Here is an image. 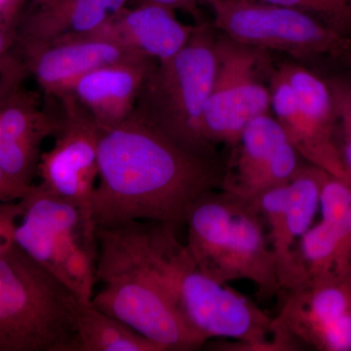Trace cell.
<instances>
[{
  "mask_svg": "<svg viewBox=\"0 0 351 351\" xmlns=\"http://www.w3.org/2000/svg\"><path fill=\"white\" fill-rule=\"evenodd\" d=\"M98 164L96 228L135 221L179 228L202 196L221 189L226 171L218 158L184 149L134 113L119 125L100 126Z\"/></svg>",
  "mask_w": 351,
  "mask_h": 351,
  "instance_id": "6da1fadb",
  "label": "cell"
},
{
  "mask_svg": "<svg viewBox=\"0 0 351 351\" xmlns=\"http://www.w3.org/2000/svg\"><path fill=\"white\" fill-rule=\"evenodd\" d=\"M114 228L178 313L205 341L235 339L246 350H295L277 330L274 317L200 269L178 239L177 228L141 221Z\"/></svg>",
  "mask_w": 351,
  "mask_h": 351,
  "instance_id": "7a4b0ae2",
  "label": "cell"
},
{
  "mask_svg": "<svg viewBox=\"0 0 351 351\" xmlns=\"http://www.w3.org/2000/svg\"><path fill=\"white\" fill-rule=\"evenodd\" d=\"M186 225V248L208 276L221 284L251 281L263 298L280 293L276 257L254 199L212 191L193 205Z\"/></svg>",
  "mask_w": 351,
  "mask_h": 351,
  "instance_id": "3957f363",
  "label": "cell"
},
{
  "mask_svg": "<svg viewBox=\"0 0 351 351\" xmlns=\"http://www.w3.org/2000/svg\"><path fill=\"white\" fill-rule=\"evenodd\" d=\"M76 301L15 242L0 251V351H75Z\"/></svg>",
  "mask_w": 351,
  "mask_h": 351,
  "instance_id": "277c9868",
  "label": "cell"
},
{
  "mask_svg": "<svg viewBox=\"0 0 351 351\" xmlns=\"http://www.w3.org/2000/svg\"><path fill=\"white\" fill-rule=\"evenodd\" d=\"M97 282L91 302L133 328L161 351L197 350L204 339L178 313L156 281L129 250L115 228H96Z\"/></svg>",
  "mask_w": 351,
  "mask_h": 351,
  "instance_id": "5b68a950",
  "label": "cell"
},
{
  "mask_svg": "<svg viewBox=\"0 0 351 351\" xmlns=\"http://www.w3.org/2000/svg\"><path fill=\"white\" fill-rule=\"evenodd\" d=\"M216 36L213 25H196L184 47L152 69L133 112L184 149L210 158L217 154L203 136L202 120L216 69Z\"/></svg>",
  "mask_w": 351,
  "mask_h": 351,
  "instance_id": "8992f818",
  "label": "cell"
},
{
  "mask_svg": "<svg viewBox=\"0 0 351 351\" xmlns=\"http://www.w3.org/2000/svg\"><path fill=\"white\" fill-rule=\"evenodd\" d=\"M270 107L290 144L307 162L348 182L327 80L294 64L270 69Z\"/></svg>",
  "mask_w": 351,
  "mask_h": 351,
  "instance_id": "52a82bcc",
  "label": "cell"
},
{
  "mask_svg": "<svg viewBox=\"0 0 351 351\" xmlns=\"http://www.w3.org/2000/svg\"><path fill=\"white\" fill-rule=\"evenodd\" d=\"M200 2L211 9L215 29L245 45L301 60L341 58L351 47V39L297 9L249 0Z\"/></svg>",
  "mask_w": 351,
  "mask_h": 351,
  "instance_id": "ba28073f",
  "label": "cell"
},
{
  "mask_svg": "<svg viewBox=\"0 0 351 351\" xmlns=\"http://www.w3.org/2000/svg\"><path fill=\"white\" fill-rule=\"evenodd\" d=\"M216 69L203 113V136L215 147H233L249 122L269 113V87L263 82L271 66L267 50L245 45L225 34L215 41Z\"/></svg>",
  "mask_w": 351,
  "mask_h": 351,
  "instance_id": "9c48e42d",
  "label": "cell"
},
{
  "mask_svg": "<svg viewBox=\"0 0 351 351\" xmlns=\"http://www.w3.org/2000/svg\"><path fill=\"white\" fill-rule=\"evenodd\" d=\"M60 100L63 113L54 147L41 154L39 186L80 208L87 225L96 230L92 199L98 181L100 126L75 97L66 95Z\"/></svg>",
  "mask_w": 351,
  "mask_h": 351,
  "instance_id": "30bf717a",
  "label": "cell"
},
{
  "mask_svg": "<svg viewBox=\"0 0 351 351\" xmlns=\"http://www.w3.org/2000/svg\"><path fill=\"white\" fill-rule=\"evenodd\" d=\"M274 325L295 341L319 351H351V271L311 279L281 290Z\"/></svg>",
  "mask_w": 351,
  "mask_h": 351,
  "instance_id": "8fae6325",
  "label": "cell"
},
{
  "mask_svg": "<svg viewBox=\"0 0 351 351\" xmlns=\"http://www.w3.org/2000/svg\"><path fill=\"white\" fill-rule=\"evenodd\" d=\"M328 175L326 171L308 163L301 166L288 184L254 198L276 257L281 290L294 284L298 244L313 225L319 207L321 188Z\"/></svg>",
  "mask_w": 351,
  "mask_h": 351,
  "instance_id": "7c38bea8",
  "label": "cell"
},
{
  "mask_svg": "<svg viewBox=\"0 0 351 351\" xmlns=\"http://www.w3.org/2000/svg\"><path fill=\"white\" fill-rule=\"evenodd\" d=\"M232 149L221 189L248 199L288 184L301 167L299 152L269 113L249 122Z\"/></svg>",
  "mask_w": 351,
  "mask_h": 351,
  "instance_id": "4fadbf2b",
  "label": "cell"
},
{
  "mask_svg": "<svg viewBox=\"0 0 351 351\" xmlns=\"http://www.w3.org/2000/svg\"><path fill=\"white\" fill-rule=\"evenodd\" d=\"M21 48L27 71L46 93L59 99L94 69L145 57L112 39L95 34L69 36L46 45Z\"/></svg>",
  "mask_w": 351,
  "mask_h": 351,
  "instance_id": "5bb4252c",
  "label": "cell"
},
{
  "mask_svg": "<svg viewBox=\"0 0 351 351\" xmlns=\"http://www.w3.org/2000/svg\"><path fill=\"white\" fill-rule=\"evenodd\" d=\"M156 64L145 57L101 66L80 78L68 95L75 97L99 126L119 125L131 117Z\"/></svg>",
  "mask_w": 351,
  "mask_h": 351,
  "instance_id": "9a60e30c",
  "label": "cell"
},
{
  "mask_svg": "<svg viewBox=\"0 0 351 351\" xmlns=\"http://www.w3.org/2000/svg\"><path fill=\"white\" fill-rule=\"evenodd\" d=\"M195 27L179 22L171 9L142 3L134 9H122L88 34L112 39L160 63L184 47Z\"/></svg>",
  "mask_w": 351,
  "mask_h": 351,
  "instance_id": "2e32d148",
  "label": "cell"
},
{
  "mask_svg": "<svg viewBox=\"0 0 351 351\" xmlns=\"http://www.w3.org/2000/svg\"><path fill=\"white\" fill-rule=\"evenodd\" d=\"M129 0H59L25 21L17 41L21 46L46 45L60 38L84 36L101 27Z\"/></svg>",
  "mask_w": 351,
  "mask_h": 351,
  "instance_id": "e0dca14e",
  "label": "cell"
},
{
  "mask_svg": "<svg viewBox=\"0 0 351 351\" xmlns=\"http://www.w3.org/2000/svg\"><path fill=\"white\" fill-rule=\"evenodd\" d=\"M350 271L351 210L341 223L321 219L302 235L295 251V281L291 288L311 279L346 276Z\"/></svg>",
  "mask_w": 351,
  "mask_h": 351,
  "instance_id": "ac0fdd59",
  "label": "cell"
},
{
  "mask_svg": "<svg viewBox=\"0 0 351 351\" xmlns=\"http://www.w3.org/2000/svg\"><path fill=\"white\" fill-rule=\"evenodd\" d=\"M73 320L75 351H161L156 343L91 302H75Z\"/></svg>",
  "mask_w": 351,
  "mask_h": 351,
  "instance_id": "d6986e66",
  "label": "cell"
},
{
  "mask_svg": "<svg viewBox=\"0 0 351 351\" xmlns=\"http://www.w3.org/2000/svg\"><path fill=\"white\" fill-rule=\"evenodd\" d=\"M59 122L60 117L41 112L34 97L18 87L8 95L0 108V140L55 136Z\"/></svg>",
  "mask_w": 351,
  "mask_h": 351,
  "instance_id": "ffe728a7",
  "label": "cell"
},
{
  "mask_svg": "<svg viewBox=\"0 0 351 351\" xmlns=\"http://www.w3.org/2000/svg\"><path fill=\"white\" fill-rule=\"evenodd\" d=\"M44 137L29 136L16 140H0V169L12 181L32 186L38 175L40 147Z\"/></svg>",
  "mask_w": 351,
  "mask_h": 351,
  "instance_id": "44dd1931",
  "label": "cell"
},
{
  "mask_svg": "<svg viewBox=\"0 0 351 351\" xmlns=\"http://www.w3.org/2000/svg\"><path fill=\"white\" fill-rule=\"evenodd\" d=\"M297 9L351 39V0H249Z\"/></svg>",
  "mask_w": 351,
  "mask_h": 351,
  "instance_id": "7402d4cb",
  "label": "cell"
},
{
  "mask_svg": "<svg viewBox=\"0 0 351 351\" xmlns=\"http://www.w3.org/2000/svg\"><path fill=\"white\" fill-rule=\"evenodd\" d=\"M322 221L341 223L351 210V186L334 176L328 175L320 191Z\"/></svg>",
  "mask_w": 351,
  "mask_h": 351,
  "instance_id": "603a6c76",
  "label": "cell"
},
{
  "mask_svg": "<svg viewBox=\"0 0 351 351\" xmlns=\"http://www.w3.org/2000/svg\"><path fill=\"white\" fill-rule=\"evenodd\" d=\"M20 212V200L0 202V251L14 243V230Z\"/></svg>",
  "mask_w": 351,
  "mask_h": 351,
  "instance_id": "cb8c5ba5",
  "label": "cell"
},
{
  "mask_svg": "<svg viewBox=\"0 0 351 351\" xmlns=\"http://www.w3.org/2000/svg\"><path fill=\"white\" fill-rule=\"evenodd\" d=\"M32 186H25L12 181L0 169V202H13L25 197Z\"/></svg>",
  "mask_w": 351,
  "mask_h": 351,
  "instance_id": "d4e9b609",
  "label": "cell"
},
{
  "mask_svg": "<svg viewBox=\"0 0 351 351\" xmlns=\"http://www.w3.org/2000/svg\"><path fill=\"white\" fill-rule=\"evenodd\" d=\"M15 21L0 17V59L5 56L15 41H17L18 32L14 29Z\"/></svg>",
  "mask_w": 351,
  "mask_h": 351,
  "instance_id": "484cf974",
  "label": "cell"
},
{
  "mask_svg": "<svg viewBox=\"0 0 351 351\" xmlns=\"http://www.w3.org/2000/svg\"><path fill=\"white\" fill-rule=\"evenodd\" d=\"M23 0H0V17L15 21Z\"/></svg>",
  "mask_w": 351,
  "mask_h": 351,
  "instance_id": "4316f807",
  "label": "cell"
},
{
  "mask_svg": "<svg viewBox=\"0 0 351 351\" xmlns=\"http://www.w3.org/2000/svg\"><path fill=\"white\" fill-rule=\"evenodd\" d=\"M198 3H200V0H181V9L186 11L201 24L199 10H198Z\"/></svg>",
  "mask_w": 351,
  "mask_h": 351,
  "instance_id": "83f0119b",
  "label": "cell"
},
{
  "mask_svg": "<svg viewBox=\"0 0 351 351\" xmlns=\"http://www.w3.org/2000/svg\"><path fill=\"white\" fill-rule=\"evenodd\" d=\"M140 4H156V5L166 7V8L171 9L173 11L175 9H181V0H140Z\"/></svg>",
  "mask_w": 351,
  "mask_h": 351,
  "instance_id": "f1b7e54d",
  "label": "cell"
},
{
  "mask_svg": "<svg viewBox=\"0 0 351 351\" xmlns=\"http://www.w3.org/2000/svg\"><path fill=\"white\" fill-rule=\"evenodd\" d=\"M343 59H345L346 64H348V69H350L351 73V47L350 49L346 51L345 55H343Z\"/></svg>",
  "mask_w": 351,
  "mask_h": 351,
  "instance_id": "f546056e",
  "label": "cell"
},
{
  "mask_svg": "<svg viewBox=\"0 0 351 351\" xmlns=\"http://www.w3.org/2000/svg\"><path fill=\"white\" fill-rule=\"evenodd\" d=\"M36 1L38 2L40 6H46L55 3V2L59 1V0H36Z\"/></svg>",
  "mask_w": 351,
  "mask_h": 351,
  "instance_id": "4dcf8cb0",
  "label": "cell"
},
{
  "mask_svg": "<svg viewBox=\"0 0 351 351\" xmlns=\"http://www.w3.org/2000/svg\"><path fill=\"white\" fill-rule=\"evenodd\" d=\"M6 98H7V97H6ZM5 99H3V100H0V108H1L2 104H3V101H4V100H5Z\"/></svg>",
  "mask_w": 351,
  "mask_h": 351,
  "instance_id": "1f68e13d",
  "label": "cell"
}]
</instances>
